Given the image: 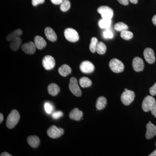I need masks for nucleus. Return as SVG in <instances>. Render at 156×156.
Here are the masks:
<instances>
[{
	"mask_svg": "<svg viewBox=\"0 0 156 156\" xmlns=\"http://www.w3.org/2000/svg\"><path fill=\"white\" fill-rule=\"evenodd\" d=\"M20 115L16 110H13L8 115L6 121V126L9 129H12L15 127L19 122Z\"/></svg>",
	"mask_w": 156,
	"mask_h": 156,
	"instance_id": "nucleus-1",
	"label": "nucleus"
},
{
	"mask_svg": "<svg viewBox=\"0 0 156 156\" xmlns=\"http://www.w3.org/2000/svg\"><path fill=\"white\" fill-rule=\"evenodd\" d=\"M135 97V94L133 91L125 89V91L123 92L121 95V101L124 105H129L131 104Z\"/></svg>",
	"mask_w": 156,
	"mask_h": 156,
	"instance_id": "nucleus-2",
	"label": "nucleus"
},
{
	"mask_svg": "<svg viewBox=\"0 0 156 156\" xmlns=\"http://www.w3.org/2000/svg\"><path fill=\"white\" fill-rule=\"evenodd\" d=\"M109 66L112 71L115 73L122 72L124 70L125 68L123 62L117 58L112 59L110 61Z\"/></svg>",
	"mask_w": 156,
	"mask_h": 156,
	"instance_id": "nucleus-3",
	"label": "nucleus"
},
{
	"mask_svg": "<svg viewBox=\"0 0 156 156\" xmlns=\"http://www.w3.org/2000/svg\"><path fill=\"white\" fill-rule=\"evenodd\" d=\"M64 34L66 39L71 42H76L79 40V35L77 31L71 28H66L64 30Z\"/></svg>",
	"mask_w": 156,
	"mask_h": 156,
	"instance_id": "nucleus-4",
	"label": "nucleus"
},
{
	"mask_svg": "<svg viewBox=\"0 0 156 156\" xmlns=\"http://www.w3.org/2000/svg\"><path fill=\"white\" fill-rule=\"evenodd\" d=\"M69 87L71 92L74 95L77 97L81 96L82 91L78 85L77 80L75 77L71 78Z\"/></svg>",
	"mask_w": 156,
	"mask_h": 156,
	"instance_id": "nucleus-5",
	"label": "nucleus"
},
{
	"mask_svg": "<svg viewBox=\"0 0 156 156\" xmlns=\"http://www.w3.org/2000/svg\"><path fill=\"white\" fill-rule=\"evenodd\" d=\"M97 11L101 15L102 18L111 19L113 16V11L108 6H101L98 9Z\"/></svg>",
	"mask_w": 156,
	"mask_h": 156,
	"instance_id": "nucleus-6",
	"label": "nucleus"
},
{
	"mask_svg": "<svg viewBox=\"0 0 156 156\" xmlns=\"http://www.w3.org/2000/svg\"><path fill=\"white\" fill-rule=\"evenodd\" d=\"M62 128H58L55 126H52L47 131L48 136L52 138H57L60 137L64 133Z\"/></svg>",
	"mask_w": 156,
	"mask_h": 156,
	"instance_id": "nucleus-7",
	"label": "nucleus"
},
{
	"mask_svg": "<svg viewBox=\"0 0 156 156\" xmlns=\"http://www.w3.org/2000/svg\"><path fill=\"white\" fill-rule=\"evenodd\" d=\"M156 102L155 99L152 96L147 95L144 98L142 104V108L144 111L148 112Z\"/></svg>",
	"mask_w": 156,
	"mask_h": 156,
	"instance_id": "nucleus-8",
	"label": "nucleus"
},
{
	"mask_svg": "<svg viewBox=\"0 0 156 156\" xmlns=\"http://www.w3.org/2000/svg\"><path fill=\"white\" fill-rule=\"evenodd\" d=\"M80 69L84 73H91L94 71L95 66L90 61H84L81 63Z\"/></svg>",
	"mask_w": 156,
	"mask_h": 156,
	"instance_id": "nucleus-9",
	"label": "nucleus"
},
{
	"mask_svg": "<svg viewBox=\"0 0 156 156\" xmlns=\"http://www.w3.org/2000/svg\"><path fill=\"white\" fill-rule=\"evenodd\" d=\"M42 64L45 69L50 70L53 69L55 66V59L52 56H45L42 61Z\"/></svg>",
	"mask_w": 156,
	"mask_h": 156,
	"instance_id": "nucleus-10",
	"label": "nucleus"
},
{
	"mask_svg": "<svg viewBox=\"0 0 156 156\" xmlns=\"http://www.w3.org/2000/svg\"><path fill=\"white\" fill-rule=\"evenodd\" d=\"M144 56L146 61L149 64H153L155 61L154 52L151 48H146L144 50Z\"/></svg>",
	"mask_w": 156,
	"mask_h": 156,
	"instance_id": "nucleus-11",
	"label": "nucleus"
},
{
	"mask_svg": "<svg viewBox=\"0 0 156 156\" xmlns=\"http://www.w3.org/2000/svg\"><path fill=\"white\" fill-rule=\"evenodd\" d=\"M147 131L146 138L151 139L156 135V126L150 122L146 126Z\"/></svg>",
	"mask_w": 156,
	"mask_h": 156,
	"instance_id": "nucleus-12",
	"label": "nucleus"
},
{
	"mask_svg": "<svg viewBox=\"0 0 156 156\" xmlns=\"http://www.w3.org/2000/svg\"><path fill=\"white\" fill-rule=\"evenodd\" d=\"M132 66L134 70L137 72L142 71L144 68L143 60L139 57H136L134 58L132 62Z\"/></svg>",
	"mask_w": 156,
	"mask_h": 156,
	"instance_id": "nucleus-13",
	"label": "nucleus"
},
{
	"mask_svg": "<svg viewBox=\"0 0 156 156\" xmlns=\"http://www.w3.org/2000/svg\"><path fill=\"white\" fill-rule=\"evenodd\" d=\"M36 48L34 43L30 41L23 45L22 50L26 54H33L35 52Z\"/></svg>",
	"mask_w": 156,
	"mask_h": 156,
	"instance_id": "nucleus-14",
	"label": "nucleus"
},
{
	"mask_svg": "<svg viewBox=\"0 0 156 156\" xmlns=\"http://www.w3.org/2000/svg\"><path fill=\"white\" fill-rule=\"evenodd\" d=\"M83 116V112L77 108H74L70 112L69 114V117L71 119L76 121H80Z\"/></svg>",
	"mask_w": 156,
	"mask_h": 156,
	"instance_id": "nucleus-15",
	"label": "nucleus"
},
{
	"mask_svg": "<svg viewBox=\"0 0 156 156\" xmlns=\"http://www.w3.org/2000/svg\"><path fill=\"white\" fill-rule=\"evenodd\" d=\"M44 33L46 37L50 41L55 42L57 40V35L56 34L50 27H46L45 29Z\"/></svg>",
	"mask_w": 156,
	"mask_h": 156,
	"instance_id": "nucleus-16",
	"label": "nucleus"
},
{
	"mask_svg": "<svg viewBox=\"0 0 156 156\" xmlns=\"http://www.w3.org/2000/svg\"><path fill=\"white\" fill-rule=\"evenodd\" d=\"M34 43L37 49L42 50L47 46V42L42 37L37 36L34 39Z\"/></svg>",
	"mask_w": 156,
	"mask_h": 156,
	"instance_id": "nucleus-17",
	"label": "nucleus"
},
{
	"mask_svg": "<svg viewBox=\"0 0 156 156\" xmlns=\"http://www.w3.org/2000/svg\"><path fill=\"white\" fill-rule=\"evenodd\" d=\"M58 72L62 76L66 77L71 73L72 69L69 66L64 64L58 68Z\"/></svg>",
	"mask_w": 156,
	"mask_h": 156,
	"instance_id": "nucleus-18",
	"label": "nucleus"
},
{
	"mask_svg": "<svg viewBox=\"0 0 156 156\" xmlns=\"http://www.w3.org/2000/svg\"><path fill=\"white\" fill-rule=\"evenodd\" d=\"M59 91H60V88L57 84L51 83L48 86V93L52 96H56L58 94Z\"/></svg>",
	"mask_w": 156,
	"mask_h": 156,
	"instance_id": "nucleus-19",
	"label": "nucleus"
},
{
	"mask_svg": "<svg viewBox=\"0 0 156 156\" xmlns=\"http://www.w3.org/2000/svg\"><path fill=\"white\" fill-rule=\"evenodd\" d=\"M27 140L29 145L33 148L37 147L40 144V140L37 136H29L27 138Z\"/></svg>",
	"mask_w": 156,
	"mask_h": 156,
	"instance_id": "nucleus-20",
	"label": "nucleus"
},
{
	"mask_svg": "<svg viewBox=\"0 0 156 156\" xmlns=\"http://www.w3.org/2000/svg\"><path fill=\"white\" fill-rule=\"evenodd\" d=\"M21 39L19 37L16 38L11 41L10 46L11 50L14 51H17L18 50L21 44Z\"/></svg>",
	"mask_w": 156,
	"mask_h": 156,
	"instance_id": "nucleus-21",
	"label": "nucleus"
},
{
	"mask_svg": "<svg viewBox=\"0 0 156 156\" xmlns=\"http://www.w3.org/2000/svg\"><path fill=\"white\" fill-rule=\"evenodd\" d=\"M107 105V100L105 97L101 96L98 98L96 104V108L98 110H101L105 107Z\"/></svg>",
	"mask_w": 156,
	"mask_h": 156,
	"instance_id": "nucleus-22",
	"label": "nucleus"
},
{
	"mask_svg": "<svg viewBox=\"0 0 156 156\" xmlns=\"http://www.w3.org/2000/svg\"><path fill=\"white\" fill-rule=\"evenodd\" d=\"M22 34V31L20 29H18L16 30L13 31L11 33L9 34L6 37V39H7V41H11L14 39L20 36Z\"/></svg>",
	"mask_w": 156,
	"mask_h": 156,
	"instance_id": "nucleus-23",
	"label": "nucleus"
},
{
	"mask_svg": "<svg viewBox=\"0 0 156 156\" xmlns=\"http://www.w3.org/2000/svg\"><path fill=\"white\" fill-rule=\"evenodd\" d=\"M111 24V19L102 18L98 22L99 27L101 29H108L110 27Z\"/></svg>",
	"mask_w": 156,
	"mask_h": 156,
	"instance_id": "nucleus-24",
	"label": "nucleus"
},
{
	"mask_svg": "<svg viewBox=\"0 0 156 156\" xmlns=\"http://www.w3.org/2000/svg\"><path fill=\"white\" fill-rule=\"evenodd\" d=\"M80 85L82 88H88L91 87L92 85V82L89 78L83 77L81 78L79 81Z\"/></svg>",
	"mask_w": 156,
	"mask_h": 156,
	"instance_id": "nucleus-25",
	"label": "nucleus"
},
{
	"mask_svg": "<svg viewBox=\"0 0 156 156\" xmlns=\"http://www.w3.org/2000/svg\"><path fill=\"white\" fill-rule=\"evenodd\" d=\"M107 47L105 44L102 42H98L96 48V52L98 54L103 55L106 52Z\"/></svg>",
	"mask_w": 156,
	"mask_h": 156,
	"instance_id": "nucleus-26",
	"label": "nucleus"
},
{
	"mask_svg": "<svg viewBox=\"0 0 156 156\" xmlns=\"http://www.w3.org/2000/svg\"><path fill=\"white\" fill-rule=\"evenodd\" d=\"M114 28L118 31L122 32L123 31L128 30V26L123 22H119L115 24Z\"/></svg>",
	"mask_w": 156,
	"mask_h": 156,
	"instance_id": "nucleus-27",
	"label": "nucleus"
},
{
	"mask_svg": "<svg viewBox=\"0 0 156 156\" xmlns=\"http://www.w3.org/2000/svg\"><path fill=\"white\" fill-rule=\"evenodd\" d=\"M70 8V3L69 0H63L60 4V10L63 12H66Z\"/></svg>",
	"mask_w": 156,
	"mask_h": 156,
	"instance_id": "nucleus-28",
	"label": "nucleus"
},
{
	"mask_svg": "<svg viewBox=\"0 0 156 156\" xmlns=\"http://www.w3.org/2000/svg\"><path fill=\"white\" fill-rule=\"evenodd\" d=\"M98 43V41L96 37H93L91 39V43L89 45V50L92 53H94L96 52V48Z\"/></svg>",
	"mask_w": 156,
	"mask_h": 156,
	"instance_id": "nucleus-29",
	"label": "nucleus"
},
{
	"mask_svg": "<svg viewBox=\"0 0 156 156\" xmlns=\"http://www.w3.org/2000/svg\"><path fill=\"white\" fill-rule=\"evenodd\" d=\"M121 37L125 40H129L133 37V34L131 32L126 30L121 32Z\"/></svg>",
	"mask_w": 156,
	"mask_h": 156,
	"instance_id": "nucleus-30",
	"label": "nucleus"
},
{
	"mask_svg": "<svg viewBox=\"0 0 156 156\" xmlns=\"http://www.w3.org/2000/svg\"><path fill=\"white\" fill-rule=\"evenodd\" d=\"M103 36L105 39H112L113 37V34L111 30L108 29L103 32Z\"/></svg>",
	"mask_w": 156,
	"mask_h": 156,
	"instance_id": "nucleus-31",
	"label": "nucleus"
},
{
	"mask_svg": "<svg viewBox=\"0 0 156 156\" xmlns=\"http://www.w3.org/2000/svg\"><path fill=\"white\" fill-rule=\"evenodd\" d=\"M44 108L47 113L50 114L53 111V106L49 102H46L44 104Z\"/></svg>",
	"mask_w": 156,
	"mask_h": 156,
	"instance_id": "nucleus-32",
	"label": "nucleus"
},
{
	"mask_svg": "<svg viewBox=\"0 0 156 156\" xmlns=\"http://www.w3.org/2000/svg\"><path fill=\"white\" fill-rule=\"evenodd\" d=\"M63 115L62 112L61 111H58L55 112L53 114L52 117L54 119H58L59 118H61Z\"/></svg>",
	"mask_w": 156,
	"mask_h": 156,
	"instance_id": "nucleus-33",
	"label": "nucleus"
},
{
	"mask_svg": "<svg viewBox=\"0 0 156 156\" xmlns=\"http://www.w3.org/2000/svg\"><path fill=\"white\" fill-rule=\"evenodd\" d=\"M149 92L151 95L152 96L156 95V83L152 87L150 88Z\"/></svg>",
	"mask_w": 156,
	"mask_h": 156,
	"instance_id": "nucleus-34",
	"label": "nucleus"
},
{
	"mask_svg": "<svg viewBox=\"0 0 156 156\" xmlns=\"http://www.w3.org/2000/svg\"><path fill=\"white\" fill-rule=\"evenodd\" d=\"M32 4L34 6H36L39 4H43L45 0H31Z\"/></svg>",
	"mask_w": 156,
	"mask_h": 156,
	"instance_id": "nucleus-35",
	"label": "nucleus"
},
{
	"mask_svg": "<svg viewBox=\"0 0 156 156\" xmlns=\"http://www.w3.org/2000/svg\"><path fill=\"white\" fill-rule=\"evenodd\" d=\"M151 113L156 118V101L151 109Z\"/></svg>",
	"mask_w": 156,
	"mask_h": 156,
	"instance_id": "nucleus-36",
	"label": "nucleus"
},
{
	"mask_svg": "<svg viewBox=\"0 0 156 156\" xmlns=\"http://www.w3.org/2000/svg\"><path fill=\"white\" fill-rule=\"evenodd\" d=\"M118 2L122 5H127L129 4V0H118Z\"/></svg>",
	"mask_w": 156,
	"mask_h": 156,
	"instance_id": "nucleus-37",
	"label": "nucleus"
},
{
	"mask_svg": "<svg viewBox=\"0 0 156 156\" xmlns=\"http://www.w3.org/2000/svg\"><path fill=\"white\" fill-rule=\"evenodd\" d=\"M63 0H51V2L54 5H60Z\"/></svg>",
	"mask_w": 156,
	"mask_h": 156,
	"instance_id": "nucleus-38",
	"label": "nucleus"
},
{
	"mask_svg": "<svg viewBox=\"0 0 156 156\" xmlns=\"http://www.w3.org/2000/svg\"><path fill=\"white\" fill-rule=\"evenodd\" d=\"M1 156H12V155L8 153L7 152H4L1 154Z\"/></svg>",
	"mask_w": 156,
	"mask_h": 156,
	"instance_id": "nucleus-39",
	"label": "nucleus"
},
{
	"mask_svg": "<svg viewBox=\"0 0 156 156\" xmlns=\"http://www.w3.org/2000/svg\"><path fill=\"white\" fill-rule=\"evenodd\" d=\"M152 22L154 25L156 26V15H154L152 18Z\"/></svg>",
	"mask_w": 156,
	"mask_h": 156,
	"instance_id": "nucleus-40",
	"label": "nucleus"
},
{
	"mask_svg": "<svg viewBox=\"0 0 156 156\" xmlns=\"http://www.w3.org/2000/svg\"><path fill=\"white\" fill-rule=\"evenodd\" d=\"M4 120V115L2 113L0 114V123H2Z\"/></svg>",
	"mask_w": 156,
	"mask_h": 156,
	"instance_id": "nucleus-41",
	"label": "nucleus"
},
{
	"mask_svg": "<svg viewBox=\"0 0 156 156\" xmlns=\"http://www.w3.org/2000/svg\"><path fill=\"white\" fill-rule=\"evenodd\" d=\"M129 2H131V3L136 4L138 2V0H129Z\"/></svg>",
	"mask_w": 156,
	"mask_h": 156,
	"instance_id": "nucleus-42",
	"label": "nucleus"
},
{
	"mask_svg": "<svg viewBox=\"0 0 156 156\" xmlns=\"http://www.w3.org/2000/svg\"><path fill=\"white\" fill-rule=\"evenodd\" d=\"M149 156H156V149L151 154H150Z\"/></svg>",
	"mask_w": 156,
	"mask_h": 156,
	"instance_id": "nucleus-43",
	"label": "nucleus"
},
{
	"mask_svg": "<svg viewBox=\"0 0 156 156\" xmlns=\"http://www.w3.org/2000/svg\"><path fill=\"white\" fill-rule=\"evenodd\" d=\"M155 145H156V144H155Z\"/></svg>",
	"mask_w": 156,
	"mask_h": 156,
	"instance_id": "nucleus-44",
	"label": "nucleus"
}]
</instances>
